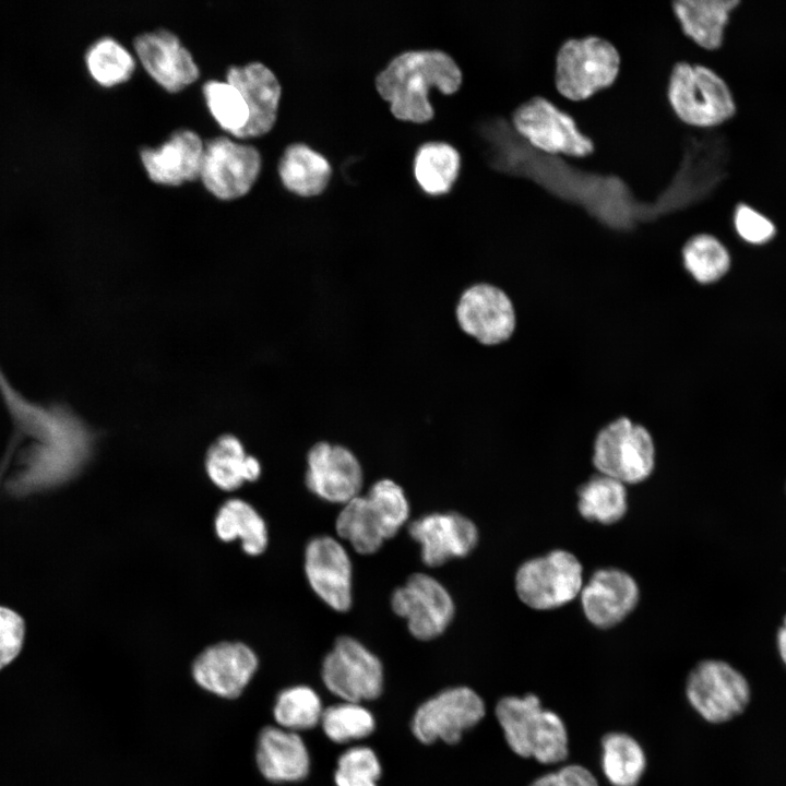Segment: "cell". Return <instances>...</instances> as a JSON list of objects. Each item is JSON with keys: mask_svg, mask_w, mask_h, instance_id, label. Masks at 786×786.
Returning <instances> with one entry per match:
<instances>
[{"mask_svg": "<svg viewBox=\"0 0 786 786\" xmlns=\"http://www.w3.org/2000/svg\"><path fill=\"white\" fill-rule=\"evenodd\" d=\"M19 428L35 442L22 456L19 469L4 483L15 498H26L56 489L74 478L91 454L92 437L71 413L43 409L24 403L2 385Z\"/></svg>", "mask_w": 786, "mask_h": 786, "instance_id": "1", "label": "cell"}, {"mask_svg": "<svg viewBox=\"0 0 786 786\" xmlns=\"http://www.w3.org/2000/svg\"><path fill=\"white\" fill-rule=\"evenodd\" d=\"M462 72L454 59L437 49L409 50L394 57L377 75L378 93L390 103L393 116L416 123L432 119L429 91L455 93Z\"/></svg>", "mask_w": 786, "mask_h": 786, "instance_id": "2", "label": "cell"}, {"mask_svg": "<svg viewBox=\"0 0 786 786\" xmlns=\"http://www.w3.org/2000/svg\"><path fill=\"white\" fill-rule=\"evenodd\" d=\"M666 97L674 116L688 128L714 130L737 112L726 80L707 64L679 60L670 69Z\"/></svg>", "mask_w": 786, "mask_h": 786, "instance_id": "3", "label": "cell"}, {"mask_svg": "<svg viewBox=\"0 0 786 786\" xmlns=\"http://www.w3.org/2000/svg\"><path fill=\"white\" fill-rule=\"evenodd\" d=\"M620 68V53L608 39L595 35L569 38L555 56L556 92L570 103L587 100L612 86Z\"/></svg>", "mask_w": 786, "mask_h": 786, "instance_id": "4", "label": "cell"}, {"mask_svg": "<svg viewBox=\"0 0 786 786\" xmlns=\"http://www.w3.org/2000/svg\"><path fill=\"white\" fill-rule=\"evenodd\" d=\"M511 124L522 140L546 155L576 159L592 155L595 150L575 119L541 95L519 104L512 112Z\"/></svg>", "mask_w": 786, "mask_h": 786, "instance_id": "5", "label": "cell"}, {"mask_svg": "<svg viewBox=\"0 0 786 786\" xmlns=\"http://www.w3.org/2000/svg\"><path fill=\"white\" fill-rule=\"evenodd\" d=\"M592 464L623 484L646 480L656 466V448L646 428L620 417L602 428L593 444Z\"/></svg>", "mask_w": 786, "mask_h": 786, "instance_id": "6", "label": "cell"}, {"mask_svg": "<svg viewBox=\"0 0 786 786\" xmlns=\"http://www.w3.org/2000/svg\"><path fill=\"white\" fill-rule=\"evenodd\" d=\"M582 587V564L574 555L562 549L525 561L515 574L519 598L537 610L555 609L570 603Z\"/></svg>", "mask_w": 786, "mask_h": 786, "instance_id": "7", "label": "cell"}, {"mask_svg": "<svg viewBox=\"0 0 786 786\" xmlns=\"http://www.w3.org/2000/svg\"><path fill=\"white\" fill-rule=\"evenodd\" d=\"M686 694L707 722L720 724L741 714L750 701L747 679L728 663L706 659L689 674Z\"/></svg>", "mask_w": 786, "mask_h": 786, "instance_id": "8", "label": "cell"}, {"mask_svg": "<svg viewBox=\"0 0 786 786\" xmlns=\"http://www.w3.org/2000/svg\"><path fill=\"white\" fill-rule=\"evenodd\" d=\"M325 687L345 702L359 703L380 695L383 668L380 659L357 640L338 638L322 664Z\"/></svg>", "mask_w": 786, "mask_h": 786, "instance_id": "9", "label": "cell"}, {"mask_svg": "<svg viewBox=\"0 0 786 786\" xmlns=\"http://www.w3.org/2000/svg\"><path fill=\"white\" fill-rule=\"evenodd\" d=\"M391 606L406 620L410 634L422 641L441 635L455 614L448 590L437 579L420 572L412 574L393 592Z\"/></svg>", "mask_w": 786, "mask_h": 786, "instance_id": "10", "label": "cell"}, {"mask_svg": "<svg viewBox=\"0 0 786 786\" xmlns=\"http://www.w3.org/2000/svg\"><path fill=\"white\" fill-rule=\"evenodd\" d=\"M261 165V154L253 145L216 136L204 143L200 178L213 195L233 200L249 192Z\"/></svg>", "mask_w": 786, "mask_h": 786, "instance_id": "11", "label": "cell"}, {"mask_svg": "<svg viewBox=\"0 0 786 786\" xmlns=\"http://www.w3.org/2000/svg\"><path fill=\"white\" fill-rule=\"evenodd\" d=\"M455 315L462 331L487 347L508 342L516 325L511 299L489 283H475L466 288L458 299Z\"/></svg>", "mask_w": 786, "mask_h": 786, "instance_id": "12", "label": "cell"}, {"mask_svg": "<svg viewBox=\"0 0 786 786\" xmlns=\"http://www.w3.org/2000/svg\"><path fill=\"white\" fill-rule=\"evenodd\" d=\"M485 715L481 698L467 687L446 689L422 703L414 714L412 730L424 743L441 739L456 743L464 730Z\"/></svg>", "mask_w": 786, "mask_h": 786, "instance_id": "13", "label": "cell"}, {"mask_svg": "<svg viewBox=\"0 0 786 786\" xmlns=\"http://www.w3.org/2000/svg\"><path fill=\"white\" fill-rule=\"evenodd\" d=\"M259 666L255 653L240 642H221L202 651L192 664V677L203 690L223 699L238 698Z\"/></svg>", "mask_w": 786, "mask_h": 786, "instance_id": "14", "label": "cell"}, {"mask_svg": "<svg viewBox=\"0 0 786 786\" xmlns=\"http://www.w3.org/2000/svg\"><path fill=\"white\" fill-rule=\"evenodd\" d=\"M362 484L361 465L347 448L321 441L309 450L306 485L320 499L345 504L359 496Z\"/></svg>", "mask_w": 786, "mask_h": 786, "instance_id": "15", "label": "cell"}, {"mask_svg": "<svg viewBox=\"0 0 786 786\" xmlns=\"http://www.w3.org/2000/svg\"><path fill=\"white\" fill-rule=\"evenodd\" d=\"M305 572L314 594L335 611L352 606V562L344 546L322 535L312 538L305 550Z\"/></svg>", "mask_w": 786, "mask_h": 786, "instance_id": "16", "label": "cell"}, {"mask_svg": "<svg viewBox=\"0 0 786 786\" xmlns=\"http://www.w3.org/2000/svg\"><path fill=\"white\" fill-rule=\"evenodd\" d=\"M408 533L420 545L421 560L428 567L466 557L478 543L474 522L457 512L422 515L409 523Z\"/></svg>", "mask_w": 786, "mask_h": 786, "instance_id": "17", "label": "cell"}, {"mask_svg": "<svg viewBox=\"0 0 786 786\" xmlns=\"http://www.w3.org/2000/svg\"><path fill=\"white\" fill-rule=\"evenodd\" d=\"M133 47L146 72L168 92H179L199 78L191 52L168 29L138 35Z\"/></svg>", "mask_w": 786, "mask_h": 786, "instance_id": "18", "label": "cell"}, {"mask_svg": "<svg viewBox=\"0 0 786 786\" xmlns=\"http://www.w3.org/2000/svg\"><path fill=\"white\" fill-rule=\"evenodd\" d=\"M580 594L586 619L604 629L621 622L635 608L640 596L635 580L616 568L595 571Z\"/></svg>", "mask_w": 786, "mask_h": 786, "instance_id": "19", "label": "cell"}, {"mask_svg": "<svg viewBox=\"0 0 786 786\" xmlns=\"http://www.w3.org/2000/svg\"><path fill=\"white\" fill-rule=\"evenodd\" d=\"M227 82L242 95L249 119L238 139L257 138L267 133L275 124L281 99V84L273 71L261 62L233 66L227 70Z\"/></svg>", "mask_w": 786, "mask_h": 786, "instance_id": "20", "label": "cell"}, {"mask_svg": "<svg viewBox=\"0 0 786 786\" xmlns=\"http://www.w3.org/2000/svg\"><path fill=\"white\" fill-rule=\"evenodd\" d=\"M204 143L189 129L175 131L156 148L141 150V160L151 180L178 186L200 177Z\"/></svg>", "mask_w": 786, "mask_h": 786, "instance_id": "21", "label": "cell"}, {"mask_svg": "<svg viewBox=\"0 0 786 786\" xmlns=\"http://www.w3.org/2000/svg\"><path fill=\"white\" fill-rule=\"evenodd\" d=\"M254 758L259 772L272 783L301 781L310 767L301 737L279 726H265L260 730Z\"/></svg>", "mask_w": 786, "mask_h": 786, "instance_id": "22", "label": "cell"}, {"mask_svg": "<svg viewBox=\"0 0 786 786\" xmlns=\"http://www.w3.org/2000/svg\"><path fill=\"white\" fill-rule=\"evenodd\" d=\"M739 0H675L670 2L680 32L703 51H716L725 43L726 31Z\"/></svg>", "mask_w": 786, "mask_h": 786, "instance_id": "23", "label": "cell"}, {"mask_svg": "<svg viewBox=\"0 0 786 786\" xmlns=\"http://www.w3.org/2000/svg\"><path fill=\"white\" fill-rule=\"evenodd\" d=\"M283 184L300 196H314L327 187L332 167L326 157L303 143L287 146L279 159Z\"/></svg>", "mask_w": 786, "mask_h": 786, "instance_id": "24", "label": "cell"}, {"mask_svg": "<svg viewBox=\"0 0 786 786\" xmlns=\"http://www.w3.org/2000/svg\"><path fill=\"white\" fill-rule=\"evenodd\" d=\"M205 471L212 483L223 490H235L261 475L260 462L246 453L240 440L231 434L219 437L205 456Z\"/></svg>", "mask_w": 786, "mask_h": 786, "instance_id": "25", "label": "cell"}, {"mask_svg": "<svg viewBox=\"0 0 786 786\" xmlns=\"http://www.w3.org/2000/svg\"><path fill=\"white\" fill-rule=\"evenodd\" d=\"M214 527L224 541L239 538L242 550L250 556H258L266 548L267 529L263 519L241 499H229L219 508Z\"/></svg>", "mask_w": 786, "mask_h": 786, "instance_id": "26", "label": "cell"}, {"mask_svg": "<svg viewBox=\"0 0 786 786\" xmlns=\"http://www.w3.org/2000/svg\"><path fill=\"white\" fill-rule=\"evenodd\" d=\"M684 270L700 285H714L731 266L730 251L724 241L710 233L691 236L681 249Z\"/></svg>", "mask_w": 786, "mask_h": 786, "instance_id": "27", "label": "cell"}, {"mask_svg": "<svg viewBox=\"0 0 786 786\" xmlns=\"http://www.w3.org/2000/svg\"><path fill=\"white\" fill-rule=\"evenodd\" d=\"M461 168L457 150L445 142H427L416 152L414 176L420 188L431 195L449 192Z\"/></svg>", "mask_w": 786, "mask_h": 786, "instance_id": "28", "label": "cell"}, {"mask_svg": "<svg viewBox=\"0 0 786 786\" xmlns=\"http://www.w3.org/2000/svg\"><path fill=\"white\" fill-rule=\"evenodd\" d=\"M577 496V510L587 521L614 524L628 510L624 484L599 473L579 488Z\"/></svg>", "mask_w": 786, "mask_h": 786, "instance_id": "29", "label": "cell"}, {"mask_svg": "<svg viewBox=\"0 0 786 786\" xmlns=\"http://www.w3.org/2000/svg\"><path fill=\"white\" fill-rule=\"evenodd\" d=\"M543 707L537 695L502 698L496 706V716L505 740L514 753L529 758L533 733Z\"/></svg>", "mask_w": 786, "mask_h": 786, "instance_id": "30", "label": "cell"}, {"mask_svg": "<svg viewBox=\"0 0 786 786\" xmlns=\"http://www.w3.org/2000/svg\"><path fill=\"white\" fill-rule=\"evenodd\" d=\"M602 769L612 786H636L646 767L640 743L624 733H609L602 740Z\"/></svg>", "mask_w": 786, "mask_h": 786, "instance_id": "31", "label": "cell"}, {"mask_svg": "<svg viewBox=\"0 0 786 786\" xmlns=\"http://www.w3.org/2000/svg\"><path fill=\"white\" fill-rule=\"evenodd\" d=\"M337 535L349 541L361 555H371L383 545L385 537L382 527L366 496H357L338 513L335 521Z\"/></svg>", "mask_w": 786, "mask_h": 786, "instance_id": "32", "label": "cell"}, {"mask_svg": "<svg viewBox=\"0 0 786 786\" xmlns=\"http://www.w3.org/2000/svg\"><path fill=\"white\" fill-rule=\"evenodd\" d=\"M323 708L319 695L307 686L282 690L275 699L273 716L279 727L296 731L314 727L321 722Z\"/></svg>", "mask_w": 786, "mask_h": 786, "instance_id": "33", "label": "cell"}, {"mask_svg": "<svg viewBox=\"0 0 786 786\" xmlns=\"http://www.w3.org/2000/svg\"><path fill=\"white\" fill-rule=\"evenodd\" d=\"M86 64L91 75L103 86L123 83L135 70L132 55L111 37H103L90 48Z\"/></svg>", "mask_w": 786, "mask_h": 786, "instance_id": "34", "label": "cell"}, {"mask_svg": "<svg viewBox=\"0 0 786 786\" xmlns=\"http://www.w3.org/2000/svg\"><path fill=\"white\" fill-rule=\"evenodd\" d=\"M206 105L221 128L234 136L246 127L249 109L241 93L230 83L211 80L204 83Z\"/></svg>", "mask_w": 786, "mask_h": 786, "instance_id": "35", "label": "cell"}, {"mask_svg": "<svg viewBox=\"0 0 786 786\" xmlns=\"http://www.w3.org/2000/svg\"><path fill=\"white\" fill-rule=\"evenodd\" d=\"M322 728L336 743L362 739L374 730L372 714L359 703L344 702L329 706L322 713Z\"/></svg>", "mask_w": 786, "mask_h": 786, "instance_id": "36", "label": "cell"}, {"mask_svg": "<svg viewBox=\"0 0 786 786\" xmlns=\"http://www.w3.org/2000/svg\"><path fill=\"white\" fill-rule=\"evenodd\" d=\"M384 534L392 538L408 521L410 508L404 490L391 479L374 483L366 495Z\"/></svg>", "mask_w": 786, "mask_h": 786, "instance_id": "37", "label": "cell"}, {"mask_svg": "<svg viewBox=\"0 0 786 786\" xmlns=\"http://www.w3.org/2000/svg\"><path fill=\"white\" fill-rule=\"evenodd\" d=\"M531 757L543 764H553L568 757V733L561 717L552 711L544 710L537 719Z\"/></svg>", "mask_w": 786, "mask_h": 786, "instance_id": "38", "label": "cell"}, {"mask_svg": "<svg viewBox=\"0 0 786 786\" xmlns=\"http://www.w3.org/2000/svg\"><path fill=\"white\" fill-rule=\"evenodd\" d=\"M380 776L376 753L367 747H354L340 757L334 779L337 786H377Z\"/></svg>", "mask_w": 786, "mask_h": 786, "instance_id": "39", "label": "cell"}, {"mask_svg": "<svg viewBox=\"0 0 786 786\" xmlns=\"http://www.w3.org/2000/svg\"><path fill=\"white\" fill-rule=\"evenodd\" d=\"M733 226L741 240L754 246L765 245L776 235L773 221L743 202L738 203L734 209Z\"/></svg>", "mask_w": 786, "mask_h": 786, "instance_id": "40", "label": "cell"}, {"mask_svg": "<svg viewBox=\"0 0 786 786\" xmlns=\"http://www.w3.org/2000/svg\"><path fill=\"white\" fill-rule=\"evenodd\" d=\"M26 627L15 610L0 606V670L11 664L21 653Z\"/></svg>", "mask_w": 786, "mask_h": 786, "instance_id": "41", "label": "cell"}, {"mask_svg": "<svg viewBox=\"0 0 786 786\" xmlns=\"http://www.w3.org/2000/svg\"><path fill=\"white\" fill-rule=\"evenodd\" d=\"M557 774L564 786H599L595 776L579 764L565 765Z\"/></svg>", "mask_w": 786, "mask_h": 786, "instance_id": "42", "label": "cell"}, {"mask_svg": "<svg viewBox=\"0 0 786 786\" xmlns=\"http://www.w3.org/2000/svg\"><path fill=\"white\" fill-rule=\"evenodd\" d=\"M529 786H564L556 773H548L536 778Z\"/></svg>", "mask_w": 786, "mask_h": 786, "instance_id": "43", "label": "cell"}, {"mask_svg": "<svg viewBox=\"0 0 786 786\" xmlns=\"http://www.w3.org/2000/svg\"><path fill=\"white\" fill-rule=\"evenodd\" d=\"M643 31H646L647 34H648V29H647V26H646L645 24H641V26H640V35H641V33H642ZM623 33L630 34V32H629V31H626V28H620V29H618V31L615 33L614 38H620V39H622V38L620 37V35L623 34ZM651 33L662 34V35L664 36V39H665V36H666L667 31H666L665 27L657 26V25H652V26H651L650 37H648V38H651ZM630 35H631V34H630ZM631 36H632V35H631ZM632 37H633V36H632ZM641 39H642V37H641ZM623 40H624V39H623ZM675 41H676V40L671 41L670 44H675V45H676L677 43H675ZM636 44H638V43H636ZM668 47H669V46H668ZM633 49H634V48H633ZM645 53H646V52H645ZM650 57H651V56H650Z\"/></svg>", "mask_w": 786, "mask_h": 786, "instance_id": "44", "label": "cell"}, {"mask_svg": "<svg viewBox=\"0 0 786 786\" xmlns=\"http://www.w3.org/2000/svg\"><path fill=\"white\" fill-rule=\"evenodd\" d=\"M777 646L781 658L786 665V616L777 633Z\"/></svg>", "mask_w": 786, "mask_h": 786, "instance_id": "45", "label": "cell"}, {"mask_svg": "<svg viewBox=\"0 0 786 786\" xmlns=\"http://www.w3.org/2000/svg\"><path fill=\"white\" fill-rule=\"evenodd\" d=\"M641 35H642V38H643V35H646V36L648 37V34H647L646 31H643V32L641 33ZM624 36H630V37H632V36H631L630 34H628V33H623V34L620 35V37H621L622 39H624ZM652 37H658V38H660V39L664 41V36H663L662 34L651 33V38H652ZM632 38H633V37H632ZM642 40H643V39H642ZM648 40H650V38H648ZM626 41H627V40H626ZM643 45H644V44H643ZM662 45H663V44H662ZM638 46H639V45H638ZM674 46H675V44H670V45H669V47H672V48H674ZM650 49H651V48H650ZM674 49H675V48H674ZM640 50H641V49H640ZM675 52H676V50H675ZM676 53H677V52H676ZM677 59H678V58H677Z\"/></svg>", "mask_w": 786, "mask_h": 786, "instance_id": "46", "label": "cell"}, {"mask_svg": "<svg viewBox=\"0 0 786 786\" xmlns=\"http://www.w3.org/2000/svg\"><path fill=\"white\" fill-rule=\"evenodd\" d=\"M7 465H8V463H7V461H4L3 464H1V466H0V486L3 483V475H4V471L7 468Z\"/></svg>", "mask_w": 786, "mask_h": 786, "instance_id": "47", "label": "cell"}]
</instances>
